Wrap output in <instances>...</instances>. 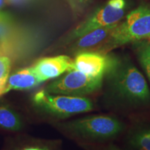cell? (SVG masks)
<instances>
[{
	"label": "cell",
	"mask_w": 150,
	"mask_h": 150,
	"mask_svg": "<svg viewBox=\"0 0 150 150\" xmlns=\"http://www.w3.org/2000/svg\"><path fill=\"white\" fill-rule=\"evenodd\" d=\"M91 0H73L74 3L78 5H85L86 4L88 3Z\"/></svg>",
	"instance_id": "ac0fdd59"
},
{
	"label": "cell",
	"mask_w": 150,
	"mask_h": 150,
	"mask_svg": "<svg viewBox=\"0 0 150 150\" xmlns=\"http://www.w3.org/2000/svg\"><path fill=\"white\" fill-rule=\"evenodd\" d=\"M1 55H2V54H1V51L0 50V56H1Z\"/></svg>",
	"instance_id": "7402d4cb"
},
{
	"label": "cell",
	"mask_w": 150,
	"mask_h": 150,
	"mask_svg": "<svg viewBox=\"0 0 150 150\" xmlns=\"http://www.w3.org/2000/svg\"><path fill=\"white\" fill-rule=\"evenodd\" d=\"M130 142L138 150H150V129H142L131 137Z\"/></svg>",
	"instance_id": "7c38bea8"
},
{
	"label": "cell",
	"mask_w": 150,
	"mask_h": 150,
	"mask_svg": "<svg viewBox=\"0 0 150 150\" xmlns=\"http://www.w3.org/2000/svg\"><path fill=\"white\" fill-rule=\"evenodd\" d=\"M107 4L110 5L112 8L116 9H124L125 6V0H109Z\"/></svg>",
	"instance_id": "e0dca14e"
},
{
	"label": "cell",
	"mask_w": 150,
	"mask_h": 150,
	"mask_svg": "<svg viewBox=\"0 0 150 150\" xmlns=\"http://www.w3.org/2000/svg\"><path fill=\"white\" fill-rule=\"evenodd\" d=\"M32 103L40 111L59 117H69L93 109V102L87 97L54 95L45 89L33 95Z\"/></svg>",
	"instance_id": "7a4b0ae2"
},
{
	"label": "cell",
	"mask_w": 150,
	"mask_h": 150,
	"mask_svg": "<svg viewBox=\"0 0 150 150\" xmlns=\"http://www.w3.org/2000/svg\"><path fill=\"white\" fill-rule=\"evenodd\" d=\"M10 150H56L53 145L45 142H31L16 146Z\"/></svg>",
	"instance_id": "2e32d148"
},
{
	"label": "cell",
	"mask_w": 150,
	"mask_h": 150,
	"mask_svg": "<svg viewBox=\"0 0 150 150\" xmlns=\"http://www.w3.org/2000/svg\"><path fill=\"white\" fill-rule=\"evenodd\" d=\"M106 150H121V149H119V148H117V147H115V146H114V145H110Z\"/></svg>",
	"instance_id": "d6986e66"
},
{
	"label": "cell",
	"mask_w": 150,
	"mask_h": 150,
	"mask_svg": "<svg viewBox=\"0 0 150 150\" xmlns=\"http://www.w3.org/2000/svg\"><path fill=\"white\" fill-rule=\"evenodd\" d=\"M138 59L150 81V44L145 43L138 50Z\"/></svg>",
	"instance_id": "9a60e30c"
},
{
	"label": "cell",
	"mask_w": 150,
	"mask_h": 150,
	"mask_svg": "<svg viewBox=\"0 0 150 150\" xmlns=\"http://www.w3.org/2000/svg\"><path fill=\"white\" fill-rule=\"evenodd\" d=\"M11 17L0 11V46L4 45L8 40L11 33Z\"/></svg>",
	"instance_id": "5bb4252c"
},
{
	"label": "cell",
	"mask_w": 150,
	"mask_h": 150,
	"mask_svg": "<svg viewBox=\"0 0 150 150\" xmlns=\"http://www.w3.org/2000/svg\"><path fill=\"white\" fill-rule=\"evenodd\" d=\"M4 2V0H0V8L3 6Z\"/></svg>",
	"instance_id": "44dd1931"
},
{
	"label": "cell",
	"mask_w": 150,
	"mask_h": 150,
	"mask_svg": "<svg viewBox=\"0 0 150 150\" xmlns=\"http://www.w3.org/2000/svg\"><path fill=\"white\" fill-rule=\"evenodd\" d=\"M31 68L42 83L73 70V60L65 55L42 58L35 62Z\"/></svg>",
	"instance_id": "ba28073f"
},
{
	"label": "cell",
	"mask_w": 150,
	"mask_h": 150,
	"mask_svg": "<svg viewBox=\"0 0 150 150\" xmlns=\"http://www.w3.org/2000/svg\"><path fill=\"white\" fill-rule=\"evenodd\" d=\"M40 83L31 67L20 69L9 76L4 95L11 91L31 90Z\"/></svg>",
	"instance_id": "9c48e42d"
},
{
	"label": "cell",
	"mask_w": 150,
	"mask_h": 150,
	"mask_svg": "<svg viewBox=\"0 0 150 150\" xmlns=\"http://www.w3.org/2000/svg\"><path fill=\"white\" fill-rule=\"evenodd\" d=\"M104 76L94 77L76 70L64 73L45 88L54 95L83 97L98 91L102 87Z\"/></svg>",
	"instance_id": "277c9868"
},
{
	"label": "cell",
	"mask_w": 150,
	"mask_h": 150,
	"mask_svg": "<svg viewBox=\"0 0 150 150\" xmlns=\"http://www.w3.org/2000/svg\"><path fill=\"white\" fill-rule=\"evenodd\" d=\"M150 37V8L140 6L127 16L122 23L118 24L110 34L109 47L124 45L135 40Z\"/></svg>",
	"instance_id": "3957f363"
},
{
	"label": "cell",
	"mask_w": 150,
	"mask_h": 150,
	"mask_svg": "<svg viewBox=\"0 0 150 150\" xmlns=\"http://www.w3.org/2000/svg\"><path fill=\"white\" fill-rule=\"evenodd\" d=\"M11 61L8 56H0V97L4 95L7 81L10 76Z\"/></svg>",
	"instance_id": "4fadbf2b"
},
{
	"label": "cell",
	"mask_w": 150,
	"mask_h": 150,
	"mask_svg": "<svg viewBox=\"0 0 150 150\" xmlns=\"http://www.w3.org/2000/svg\"><path fill=\"white\" fill-rule=\"evenodd\" d=\"M117 24L118 23L98 28L86 33L79 38V40L75 43L74 47L79 50H84L96 45L110 35V33Z\"/></svg>",
	"instance_id": "30bf717a"
},
{
	"label": "cell",
	"mask_w": 150,
	"mask_h": 150,
	"mask_svg": "<svg viewBox=\"0 0 150 150\" xmlns=\"http://www.w3.org/2000/svg\"><path fill=\"white\" fill-rule=\"evenodd\" d=\"M115 60L95 52H81L73 60V70L94 77L104 76L115 63Z\"/></svg>",
	"instance_id": "52a82bcc"
},
{
	"label": "cell",
	"mask_w": 150,
	"mask_h": 150,
	"mask_svg": "<svg viewBox=\"0 0 150 150\" xmlns=\"http://www.w3.org/2000/svg\"><path fill=\"white\" fill-rule=\"evenodd\" d=\"M22 1H23V0H8L9 2L12 4H20L22 3Z\"/></svg>",
	"instance_id": "ffe728a7"
},
{
	"label": "cell",
	"mask_w": 150,
	"mask_h": 150,
	"mask_svg": "<svg viewBox=\"0 0 150 150\" xmlns=\"http://www.w3.org/2000/svg\"><path fill=\"white\" fill-rule=\"evenodd\" d=\"M106 75L117 96L133 103H145L150 100L147 82L139 70L131 64L115 61Z\"/></svg>",
	"instance_id": "6da1fadb"
},
{
	"label": "cell",
	"mask_w": 150,
	"mask_h": 150,
	"mask_svg": "<svg viewBox=\"0 0 150 150\" xmlns=\"http://www.w3.org/2000/svg\"><path fill=\"white\" fill-rule=\"evenodd\" d=\"M124 14V9L120 10L114 8L108 4L104 6L80 24L72 31L70 35L71 38H79L93 30L117 24L122 18Z\"/></svg>",
	"instance_id": "8992f818"
},
{
	"label": "cell",
	"mask_w": 150,
	"mask_h": 150,
	"mask_svg": "<svg viewBox=\"0 0 150 150\" xmlns=\"http://www.w3.org/2000/svg\"><path fill=\"white\" fill-rule=\"evenodd\" d=\"M67 128L82 138L104 139L119 134L122 130V125L110 116L93 115L70 122L67 125Z\"/></svg>",
	"instance_id": "5b68a950"
},
{
	"label": "cell",
	"mask_w": 150,
	"mask_h": 150,
	"mask_svg": "<svg viewBox=\"0 0 150 150\" xmlns=\"http://www.w3.org/2000/svg\"><path fill=\"white\" fill-rule=\"evenodd\" d=\"M22 122L20 115L7 106L0 102V128L6 131H16L20 130Z\"/></svg>",
	"instance_id": "8fae6325"
}]
</instances>
